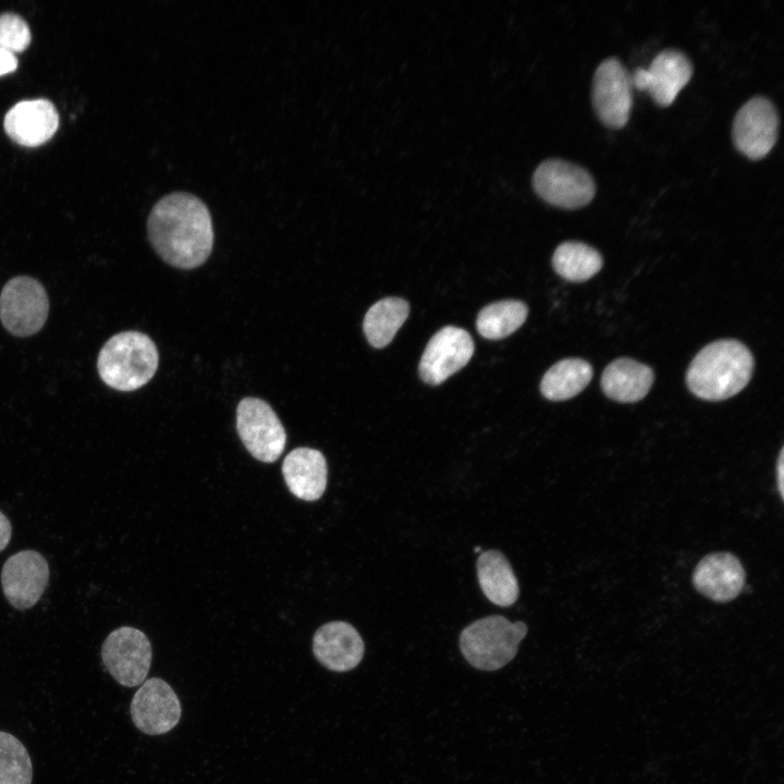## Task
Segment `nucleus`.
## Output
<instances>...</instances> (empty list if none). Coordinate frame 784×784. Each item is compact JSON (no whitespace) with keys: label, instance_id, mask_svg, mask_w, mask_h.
<instances>
[{"label":"nucleus","instance_id":"1","mask_svg":"<svg viewBox=\"0 0 784 784\" xmlns=\"http://www.w3.org/2000/svg\"><path fill=\"white\" fill-rule=\"evenodd\" d=\"M148 238L167 264L180 269L203 265L211 254L213 228L206 204L175 192L159 199L147 219Z\"/></svg>","mask_w":784,"mask_h":784},{"label":"nucleus","instance_id":"2","mask_svg":"<svg viewBox=\"0 0 784 784\" xmlns=\"http://www.w3.org/2000/svg\"><path fill=\"white\" fill-rule=\"evenodd\" d=\"M754 369L750 351L736 340H719L705 346L686 375L689 390L700 399L720 401L740 392Z\"/></svg>","mask_w":784,"mask_h":784},{"label":"nucleus","instance_id":"3","mask_svg":"<svg viewBox=\"0 0 784 784\" xmlns=\"http://www.w3.org/2000/svg\"><path fill=\"white\" fill-rule=\"evenodd\" d=\"M159 355L154 341L138 331L111 336L98 354L97 369L110 388L130 392L145 385L156 373Z\"/></svg>","mask_w":784,"mask_h":784},{"label":"nucleus","instance_id":"4","mask_svg":"<svg viewBox=\"0 0 784 784\" xmlns=\"http://www.w3.org/2000/svg\"><path fill=\"white\" fill-rule=\"evenodd\" d=\"M527 630L522 621L512 623L501 615L482 617L463 629L460 649L471 666L495 671L514 659Z\"/></svg>","mask_w":784,"mask_h":784},{"label":"nucleus","instance_id":"5","mask_svg":"<svg viewBox=\"0 0 784 784\" xmlns=\"http://www.w3.org/2000/svg\"><path fill=\"white\" fill-rule=\"evenodd\" d=\"M48 314V294L38 280L19 275L4 284L0 294V320L9 333L20 338L37 333Z\"/></svg>","mask_w":784,"mask_h":784},{"label":"nucleus","instance_id":"6","mask_svg":"<svg viewBox=\"0 0 784 784\" xmlns=\"http://www.w3.org/2000/svg\"><path fill=\"white\" fill-rule=\"evenodd\" d=\"M236 430L253 457L275 462L284 451L286 433L272 407L264 400L244 397L236 408Z\"/></svg>","mask_w":784,"mask_h":784},{"label":"nucleus","instance_id":"7","mask_svg":"<svg viewBox=\"0 0 784 784\" xmlns=\"http://www.w3.org/2000/svg\"><path fill=\"white\" fill-rule=\"evenodd\" d=\"M532 184L543 200L565 209L587 206L596 194L591 174L585 168L561 159L541 162L534 173Z\"/></svg>","mask_w":784,"mask_h":784},{"label":"nucleus","instance_id":"8","mask_svg":"<svg viewBox=\"0 0 784 784\" xmlns=\"http://www.w3.org/2000/svg\"><path fill=\"white\" fill-rule=\"evenodd\" d=\"M152 651L148 637L139 629L122 626L109 634L101 647L107 671L122 686L143 684L151 664Z\"/></svg>","mask_w":784,"mask_h":784},{"label":"nucleus","instance_id":"9","mask_svg":"<svg viewBox=\"0 0 784 784\" xmlns=\"http://www.w3.org/2000/svg\"><path fill=\"white\" fill-rule=\"evenodd\" d=\"M592 107L605 126L623 128L633 108L630 74L616 58L603 60L597 68L591 88Z\"/></svg>","mask_w":784,"mask_h":784},{"label":"nucleus","instance_id":"10","mask_svg":"<svg viewBox=\"0 0 784 784\" xmlns=\"http://www.w3.org/2000/svg\"><path fill=\"white\" fill-rule=\"evenodd\" d=\"M780 119L773 102L756 96L737 111L732 127L735 147L752 160L765 157L777 139Z\"/></svg>","mask_w":784,"mask_h":784},{"label":"nucleus","instance_id":"11","mask_svg":"<svg viewBox=\"0 0 784 784\" xmlns=\"http://www.w3.org/2000/svg\"><path fill=\"white\" fill-rule=\"evenodd\" d=\"M130 712L133 723L140 732L161 735L177 725L182 708L172 687L161 678L151 677L134 694Z\"/></svg>","mask_w":784,"mask_h":784},{"label":"nucleus","instance_id":"12","mask_svg":"<svg viewBox=\"0 0 784 784\" xmlns=\"http://www.w3.org/2000/svg\"><path fill=\"white\" fill-rule=\"evenodd\" d=\"M474 342L464 329L446 326L429 340L419 362L420 378L438 385L462 369L474 354Z\"/></svg>","mask_w":784,"mask_h":784},{"label":"nucleus","instance_id":"13","mask_svg":"<svg viewBox=\"0 0 784 784\" xmlns=\"http://www.w3.org/2000/svg\"><path fill=\"white\" fill-rule=\"evenodd\" d=\"M47 560L35 550H23L11 555L1 571V585L9 603L26 610L37 603L49 580Z\"/></svg>","mask_w":784,"mask_h":784},{"label":"nucleus","instance_id":"14","mask_svg":"<svg viewBox=\"0 0 784 784\" xmlns=\"http://www.w3.org/2000/svg\"><path fill=\"white\" fill-rule=\"evenodd\" d=\"M317 661L333 672H346L359 664L365 645L358 632L348 623L333 621L320 626L313 638Z\"/></svg>","mask_w":784,"mask_h":784},{"label":"nucleus","instance_id":"15","mask_svg":"<svg viewBox=\"0 0 784 784\" xmlns=\"http://www.w3.org/2000/svg\"><path fill=\"white\" fill-rule=\"evenodd\" d=\"M3 125L15 143L34 147L52 137L59 126V114L48 99L22 100L7 112Z\"/></svg>","mask_w":784,"mask_h":784},{"label":"nucleus","instance_id":"16","mask_svg":"<svg viewBox=\"0 0 784 784\" xmlns=\"http://www.w3.org/2000/svg\"><path fill=\"white\" fill-rule=\"evenodd\" d=\"M746 579L739 560L728 552L711 553L705 556L693 574L695 588L716 602H728L742 591Z\"/></svg>","mask_w":784,"mask_h":784},{"label":"nucleus","instance_id":"17","mask_svg":"<svg viewBox=\"0 0 784 784\" xmlns=\"http://www.w3.org/2000/svg\"><path fill=\"white\" fill-rule=\"evenodd\" d=\"M282 475L292 494L301 500L316 501L327 487V462L320 451L299 446L284 457Z\"/></svg>","mask_w":784,"mask_h":784},{"label":"nucleus","instance_id":"18","mask_svg":"<svg viewBox=\"0 0 784 784\" xmlns=\"http://www.w3.org/2000/svg\"><path fill=\"white\" fill-rule=\"evenodd\" d=\"M647 72V91L658 106L667 107L688 84L694 68L683 51L669 48L653 58Z\"/></svg>","mask_w":784,"mask_h":784},{"label":"nucleus","instance_id":"19","mask_svg":"<svg viewBox=\"0 0 784 784\" xmlns=\"http://www.w3.org/2000/svg\"><path fill=\"white\" fill-rule=\"evenodd\" d=\"M653 378V372L647 365L630 358H618L604 369L601 387L610 399L633 403L647 395Z\"/></svg>","mask_w":784,"mask_h":784},{"label":"nucleus","instance_id":"20","mask_svg":"<svg viewBox=\"0 0 784 784\" xmlns=\"http://www.w3.org/2000/svg\"><path fill=\"white\" fill-rule=\"evenodd\" d=\"M477 576L482 592L492 603L509 607L516 601L518 583L511 564L500 551L488 550L479 555Z\"/></svg>","mask_w":784,"mask_h":784},{"label":"nucleus","instance_id":"21","mask_svg":"<svg viewBox=\"0 0 784 784\" xmlns=\"http://www.w3.org/2000/svg\"><path fill=\"white\" fill-rule=\"evenodd\" d=\"M592 378L590 364L580 358H566L554 364L543 376L540 390L551 401L568 400L581 392Z\"/></svg>","mask_w":784,"mask_h":784},{"label":"nucleus","instance_id":"22","mask_svg":"<svg viewBox=\"0 0 784 784\" xmlns=\"http://www.w3.org/2000/svg\"><path fill=\"white\" fill-rule=\"evenodd\" d=\"M408 303L399 297H387L375 303L364 318V332L376 348L387 346L408 317Z\"/></svg>","mask_w":784,"mask_h":784},{"label":"nucleus","instance_id":"23","mask_svg":"<svg viewBox=\"0 0 784 784\" xmlns=\"http://www.w3.org/2000/svg\"><path fill=\"white\" fill-rule=\"evenodd\" d=\"M552 266L562 278L583 282L592 278L603 266L600 253L593 247L576 241L560 244L552 256Z\"/></svg>","mask_w":784,"mask_h":784},{"label":"nucleus","instance_id":"24","mask_svg":"<svg viewBox=\"0 0 784 784\" xmlns=\"http://www.w3.org/2000/svg\"><path fill=\"white\" fill-rule=\"evenodd\" d=\"M527 314L528 308L520 301L495 302L479 311L476 327L483 338L500 340L516 331L525 322Z\"/></svg>","mask_w":784,"mask_h":784},{"label":"nucleus","instance_id":"25","mask_svg":"<svg viewBox=\"0 0 784 784\" xmlns=\"http://www.w3.org/2000/svg\"><path fill=\"white\" fill-rule=\"evenodd\" d=\"M33 765L25 746L0 731V784H32Z\"/></svg>","mask_w":784,"mask_h":784},{"label":"nucleus","instance_id":"26","mask_svg":"<svg viewBox=\"0 0 784 784\" xmlns=\"http://www.w3.org/2000/svg\"><path fill=\"white\" fill-rule=\"evenodd\" d=\"M32 39L27 22L19 14H0V47L12 52L25 50Z\"/></svg>","mask_w":784,"mask_h":784},{"label":"nucleus","instance_id":"27","mask_svg":"<svg viewBox=\"0 0 784 784\" xmlns=\"http://www.w3.org/2000/svg\"><path fill=\"white\" fill-rule=\"evenodd\" d=\"M17 65L15 53L0 47V76L15 71Z\"/></svg>","mask_w":784,"mask_h":784},{"label":"nucleus","instance_id":"28","mask_svg":"<svg viewBox=\"0 0 784 784\" xmlns=\"http://www.w3.org/2000/svg\"><path fill=\"white\" fill-rule=\"evenodd\" d=\"M12 526L9 518L0 511V552L3 551L10 542Z\"/></svg>","mask_w":784,"mask_h":784},{"label":"nucleus","instance_id":"29","mask_svg":"<svg viewBox=\"0 0 784 784\" xmlns=\"http://www.w3.org/2000/svg\"><path fill=\"white\" fill-rule=\"evenodd\" d=\"M783 456H784V454H783V449H782L781 452H780L779 460H777V465H776V469H777V485H779V491H780V494H781L782 498H783V495H784V492H783V488H784V483H783V480H784V479H783L784 460H783Z\"/></svg>","mask_w":784,"mask_h":784},{"label":"nucleus","instance_id":"30","mask_svg":"<svg viewBox=\"0 0 784 784\" xmlns=\"http://www.w3.org/2000/svg\"><path fill=\"white\" fill-rule=\"evenodd\" d=\"M475 551H476V552L480 551V547H476V548H475Z\"/></svg>","mask_w":784,"mask_h":784}]
</instances>
